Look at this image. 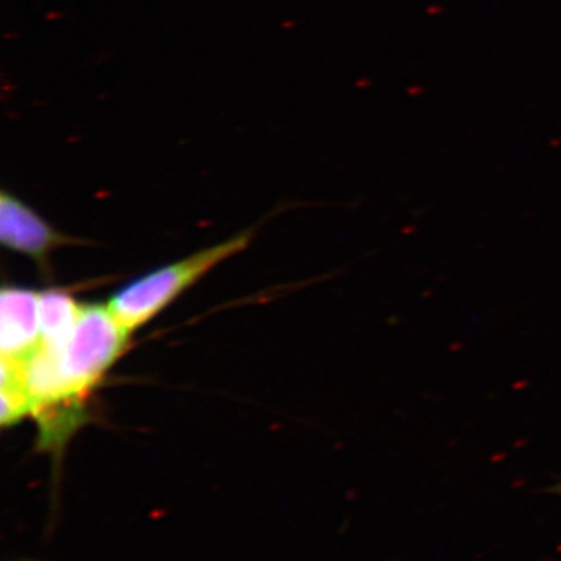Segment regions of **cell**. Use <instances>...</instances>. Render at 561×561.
Here are the masks:
<instances>
[{
	"mask_svg": "<svg viewBox=\"0 0 561 561\" xmlns=\"http://www.w3.org/2000/svg\"><path fill=\"white\" fill-rule=\"evenodd\" d=\"M251 238L253 231L247 230L183 260L161 265L114 291L106 305L125 328L131 332L139 330L160 316L206 273L245 250Z\"/></svg>",
	"mask_w": 561,
	"mask_h": 561,
	"instance_id": "cell-1",
	"label": "cell"
},
{
	"mask_svg": "<svg viewBox=\"0 0 561 561\" xmlns=\"http://www.w3.org/2000/svg\"><path fill=\"white\" fill-rule=\"evenodd\" d=\"M130 335L108 305H83L58 356L65 400L87 402L127 350Z\"/></svg>",
	"mask_w": 561,
	"mask_h": 561,
	"instance_id": "cell-2",
	"label": "cell"
},
{
	"mask_svg": "<svg viewBox=\"0 0 561 561\" xmlns=\"http://www.w3.org/2000/svg\"><path fill=\"white\" fill-rule=\"evenodd\" d=\"M0 241L7 249L39 265L47 264L51 251L76 243L9 191L0 195Z\"/></svg>",
	"mask_w": 561,
	"mask_h": 561,
	"instance_id": "cell-3",
	"label": "cell"
},
{
	"mask_svg": "<svg viewBox=\"0 0 561 561\" xmlns=\"http://www.w3.org/2000/svg\"><path fill=\"white\" fill-rule=\"evenodd\" d=\"M41 291L5 286L0 294L2 359L24 362L41 346Z\"/></svg>",
	"mask_w": 561,
	"mask_h": 561,
	"instance_id": "cell-4",
	"label": "cell"
},
{
	"mask_svg": "<svg viewBox=\"0 0 561 561\" xmlns=\"http://www.w3.org/2000/svg\"><path fill=\"white\" fill-rule=\"evenodd\" d=\"M83 305L61 289L41 291V348L60 356L70 332L76 327Z\"/></svg>",
	"mask_w": 561,
	"mask_h": 561,
	"instance_id": "cell-5",
	"label": "cell"
},
{
	"mask_svg": "<svg viewBox=\"0 0 561 561\" xmlns=\"http://www.w3.org/2000/svg\"><path fill=\"white\" fill-rule=\"evenodd\" d=\"M553 491H557V493H560V494H561V485L556 486V490H553Z\"/></svg>",
	"mask_w": 561,
	"mask_h": 561,
	"instance_id": "cell-6",
	"label": "cell"
}]
</instances>
